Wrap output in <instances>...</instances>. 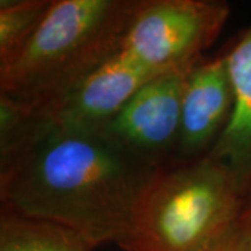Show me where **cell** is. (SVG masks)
<instances>
[{
  "label": "cell",
  "instance_id": "obj_1",
  "mask_svg": "<svg viewBox=\"0 0 251 251\" xmlns=\"http://www.w3.org/2000/svg\"><path fill=\"white\" fill-rule=\"evenodd\" d=\"M162 166L106 130L49 123L0 98L1 211L45 219L120 244Z\"/></svg>",
  "mask_w": 251,
  "mask_h": 251
},
{
  "label": "cell",
  "instance_id": "obj_2",
  "mask_svg": "<svg viewBox=\"0 0 251 251\" xmlns=\"http://www.w3.org/2000/svg\"><path fill=\"white\" fill-rule=\"evenodd\" d=\"M138 0H52L44 21L0 69V97L18 106L52 103L120 50Z\"/></svg>",
  "mask_w": 251,
  "mask_h": 251
},
{
  "label": "cell",
  "instance_id": "obj_3",
  "mask_svg": "<svg viewBox=\"0 0 251 251\" xmlns=\"http://www.w3.org/2000/svg\"><path fill=\"white\" fill-rule=\"evenodd\" d=\"M246 193L232 171L205 155L162 166L144 190L126 251H206L244 209Z\"/></svg>",
  "mask_w": 251,
  "mask_h": 251
},
{
  "label": "cell",
  "instance_id": "obj_4",
  "mask_svg": "<svg viewBox=\"0 0 251 251\" xmlns=\"http://www.w3.org/2000/svg\"><path fill=\"white\" fill-rule=\"evenodd\" d=\"M229 14V4L216 0H138L119 52L155 74L191 66Z\"/></svg>",
  "mask_w": 251,
  "mask_h": 251
},
{
  "label": "cell",
  "instance_id": "obj_5",
  "mask_svg": "<svg viewBox=\"0 0 251 251\" xmlns=\"http://www.w3.org/2000/svg\"><path fill=\"white\" fill-rule=\"evenodd\" d=\"M194 64L147 81L108 126L109 133L156 165H168L177 152L183 95Z\"/></svg>",
  "mask_w": 251,
  "mask_h": 251
},
{
  "label": "cell",
  "instance_id": "obj_6",
  "mask_svg": "<svg viewBox=\"0 0 251 251\" xmlns=\"http://www.w3.org/2000/svg\"><path fill=\"white\" fill-rule=\"evenodd\" d=\"M155 75L117 52L62 98L29 110L53 125L106 130L128 99Z\"/></svg>",
  "mask_w": 251,
  "mask_h": 251
},
{
  "label": "cell",
  "instance_id": "obj_7",
  "mask_svg": "<svg viewBox=\"0 0 251 251\" xmlns=\"http://www.w3.org/2000/svg\"><path fill=\"white\" fill-rule=\"evenodd\" d=\"M233 106L226 53L196 63L183 95L176 162L193 161L211 152L230 120Z\"/></svg>",
  "mask_w": 251,
  "mask_h": 251
},
{
  "label": "cell",
  "instance_id": "obj_8",
  "mask_svg": "<svg viewBox=\"0 0 251 251\" xmlns=\"http://www.w3.org/2000/svg\"><path fill=\"white\" fill-rule=\"evenodd\" d=\"M234 106L209 156L222 162L247 193L251 188V24L227 52Z\"/></svg>",
  "mask_w": 251,
  "mask_h": 251
},
{
  "label": "cell",
  "instance_id": "obj_9",
  "mask_svg": "<svg viewBox=\"0 0 251 251\" xmlns=\"http://www.w3.org/2000/svg\"><path fill=\"white\" fill-rule=\"evenodd\" d=\"M97 247L90 237L67 226L1 211L0 251H94Z\"/></svg>",
  "mask_w": 251,
  "mask_h": 251
},
{
  "label": "cell",
  "instance_id": "obj_10",
  "mask_svg": "<svg viewBox=\"0 0 251 251\" xmlns=\"http://www.w3.org/2000/svg\"><path fill=\"white\" fill-rule=\"evenodd\" d=\"M52 0L0 1V69L13 62L44 21Z\"/></svg>",
  "mask_w": 251,
  "mask_h": 251
},
{
  "label": "cell",
  "instance_id": "obj_11",
  "mask_svg": "<svg viewBox=\"0 0 251 251\" xmlns=\"http://www.w3.org/2000/svg\"><path fill=\"white\" fill-rule=\"evenodd\" d=\"M206 251H251V216L242 214Z\"/></svg>",
  "mask_w": 251,
  "mask_h": 251
},
{
  "label": "cell",
  "instance_id": "obj_12",
  "mask_svg": "<svg viewBox=\"0 0 251 251\" xmlns=\"http://www.w3.org/2000/svg\"><path fill=\"white\" fill-rule=\"evenodd\" d=\"M243 214L251 216V196H250V198H249V200H246V202H244V209H243Z\"/></svg>",
  "mask_w": 251,
  "mask_h": 251
}]
</instances>
